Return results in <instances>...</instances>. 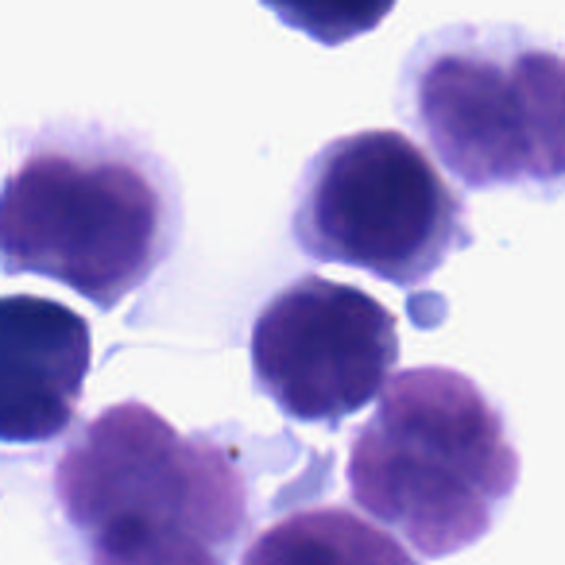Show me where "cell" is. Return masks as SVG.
<instances>
[{
    "instance_id": "cell-8",
    "label": "cell",
    "mask_w": 565,
    "mask_h": 565,
    "mask_svg": "<svg viewBox=\"0 0 565 565\" xmlns=\"http://www.w3.org/2000/svg\"><path fill=\"white\" fill-rule=\"evenodd\" d=\"M236 565H418L399 542L349 508H299L244 546Z\"/></svg>"
},
{
    "instance_id": "cell-3",
    "label": "cell",
    "mask_w": 565,
    "mask_h": 565,
    "mask_svg": "<svg viewBox=\"0 0 565 565\" xmlns=\"http://www.w3.org/2000/svg\"><path fill=\"white\" fill-rule=\"evenodd\" d=\"M515 484L519 454L500 407L457 369L392 376L349 449L353 500L423 557L484 539Z\"/></svg>"
},
{
    "instance_id": "cell-5",
    "label": "cell",
    "mask_w": 565,
    "mask_h": 565,
    "mask_svg": "<svg viewBox=\"0 0 565 565\" xmlns=\"http://www.w3.org/2000/svg\"><path fill=\"white\" fill-rule=\"evenodd\" d=\"M295 244L318 264H345L418 287L472 241L465 202L418 143L369 128L326 143L299 179Z\"/></svg>"
},
{
    "instance_id": "cell-6",
    "label": "cell",
    "mask_w": 565,
    "mask_h": 565,
    "mask_svg": "<svg viewBox=\"0 0 565 565\" xmlns=\"http://www.w3.org/2000/svg\"><path fill=\"white\" fill-rule=\"evenodd\" d=\"M256 387L295 423L338 426L369 407L399 364V326L361 287L318 275L287 282L248 333Z\"/></svg>"
},
{
    "instance_id": "cell-9",
    "label": "cell",
    "mask_w": 565,
    "mask_h": 565,
    "mask_svg": "<svg viewBox=\"0 0 565 565\" xmlns=\"http://www.w3.org/2000/svg\"><path fill=\"white\" fill-rule=\"evenodd\" d=\"M259 4L279 24L322 47H341V43L376 32L395 9V0H259Z\"/></svg>"
},
{
    "instance_id": "cell-1",
    "label": "cell",
    "mask_w": 565,
    "mask_h": 565,
    "mask_svg": "<svg viewBox=\"0 0 565 565\" xmlns=\"http://www.w3.org/2000/svg\"><path fill=\"white\" fill-rule=\"evenodd\" d=\"M51 484L82 565H233L252 526L241 461L136 399L89 418Z\"/></svg>"
},
{
    "instance_id": "cell-2",
    "label": "cell",
    "mask_w": 565,
    "mask_h": 565,
    "mask_svg": "<svg viewBox=\"0 0 565 565\" xmlns=\"http://www.w3.org/2000/svg\"><path fill=\"white\" fill-rule=\"evenodd\" d=\"M179 233L171 171L113 132H47L0 186V271L55 279L97 310L140 291Z\"/></svg>"
},
{
    "instance_id": "cell-4",
    "label": "cell",
    "mask_w": 565,
    "mask_h": 565,
    "mask_svg": "<svg viewBox=\"0 0 565 565\" xmlns=\"http://www.w3.org/2000/svg\"><path fill=\"white\" fill-rule=\"evenodd\" d=\"M399 113L469 190L562 186V58L519 28L426 35L403 66Z\"/></svg>"
},
{
    "instance_id": "cell-7",
    "label": "cell",
    "mask_w": 565,
    "mask_h": 565,
    "mask_svg": "<svg viewBox=\"0 0 565 565\" xmlns=\"http://www.w3.org/2000/svg\"><path fill=\"white\" fill-rule=\"evenodd\" d=\"M94 364L82 315L40 295H0V441L43 446L71 430Z\"/></svg>"
}]
</instances>
